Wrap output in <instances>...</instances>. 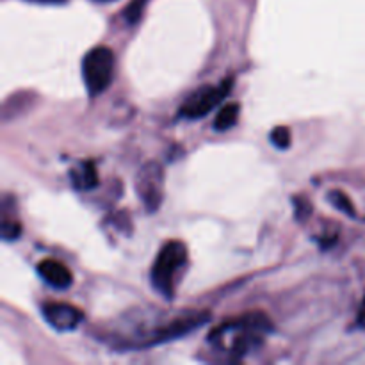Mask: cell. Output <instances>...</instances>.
Instances as JSON below:
<instances>
[{"label": "cell", "instance_id": "6da1fadb", "mask_svg": "<svg viewBox=\"0 0 365 365\" xmlns=\"http://www.w3.org/2000/svg\"><path fill=\"white\" fill-rule=\"evenodd\" d=\"M187 262V248L180 241H170L163 246L152 266V285L160 296L166 299H173L175 278L177 273Z\"/></svg>", "mask_w": 365, "mask_h": 365}, {"label": "cell", "instance_id": "7a4b0ae2", "mask_svg": "<svg viewBox=\"0 0 365 365\" xmlns=\"http://www.w3.org/2000/svg\"><path fill=\"white\" fill-rule=\"evenodd\" d=\"M114 52L109 46H95L82 59V78L89 96H98L113 82Z\"/></svg>", "mask_w": 365, "mask_h": 365}, {"label": "cell", "instance_id": "3957f363", "mask_svg": "<svg viewBox=\"0 0 365 365\" xmlns=\"http://www.w3.org/2000/svg\"><path fill=\"white\" fill-rule=\"evenodd\" d=\"M232 86H234V78H225L220 86H203V88L196 89L182 103L178 114L182 118H187V120H198V118L207 116L217 103L223 102L225 96L230 93Z\"/></svg>", "mask_w": 365, "mask_h": 365}, {"label": "cell", "instance_id": "277c9868", "mask_svg": "<svg viewBox=\"0 0 365 365\" xmlns=\"http://www.w3.org/2000/svg\"><path fill=\"white\" fill-rule=\"evenodd\" d=\"M135 191L148 212L159 210L164 198V170L160 164L148 163L135 177Z\"/></svg>", "mask_w": 365, "mask_h": 365}, {"label": "cell", "instance_id": "5b68a950", "mask_svg": "<svg viewBox=\"0 0 365 365\" xmlns=\"http://www.w3.org/2000/svg\"><path fill=\"white\" fill-rule=\"evenodd\" d=\"M207 321H209V314H202V312L184 314V316L170 321V323L164 324V327L157 328L153 334H150L145 348H150V346H159V344H164V342H170V341H175V339L184 337V335L191 334V331H195L196 328L205 324Z\"/></svg>", "mask_w": 365, "mask_h": 365}, {"label": "cell", "instance_id": "8992f818", "mask_svg": "<svg viewBox=\"0 0 365 365\" xmlns=\"http://www.w3.org/2000/svg\"><path fill=\"white\" fill-rule=\"evenodd\" d=\"M41 314L46 323L57 331H71L82 323L84 314L77 307L63 302H48L41 307Z\"/></svg>", "mask_w": 365, "mask_h": 365}, {"label": "cell", "instance_id": "52a82bcc", "mask_svg": "<svg viewBox=\"0 0 365 365\" xmlns=\"http://www.w3.org/2000/svg\"><path fill=\"white\" fill-rule=\"evenodd\" d=\"M38 274L50 285V287L57 289V291H64L73 284V277H71L70 269L64 266L63 262L53 259H45L38 264Z\"/></svg>", "mask_w": 365, "mask_h": 365}, {"label": "cell", "instance_id": "ba28073f", "mask_svg": "<svg viewBox=\"0 0 365 365\" xmlns=\"http://www.w3.org/2000/svg\"><path fill=\"white\" fill-rule=\"evenodd\" d=\"M70 178L77 191H91L98 185V173H96V168L91 160L81 163L75 170H71Z\"/></svg>", "mask_w": 365, "mask_h": 365}, {"label": "cell", "instance_id": "9c48e42d", "mask_svg": "<svg viewBox=\"0 0 365 365\" xmlns=\"http://www.w3.org/2000/svg\"><path fill=\"white\" fill-rule=\"evenodd\" d=\"M237 118H239V103L237 102H232L227 103V106L221 107L216 114V120H214V128L217 132H225L228 128L234 127L237 123Z\"/></svg>", "mask_w": 365, "mask_h": 365}, {"label": "cell", "instance_id": "30bf717a", "mask_svg": "<svg viewBox=\"0 0 365 365\" xmlns=\"http://www.w3.org/2000/svg\"><path fill=\"white\" fill-rule=\"evenodd\" d=\"M328 200H330V203L335 207V209L341 210V212H344V214H348L349 217L356 216L355 207H353V202L349 200V196L346 195V192L331 191L330 195H328Z\"/></svg>", "mask_w": 365, "mask_h": 365}, {"label": "cell", "instance_id": "8fae6325", "mask_svg": "<svg viewBox=\"0 0 365 365\" xmlns=\"http://www.w3.org/2000/svg\"><path fill=\"white\" fill-rule=\"evenodd\" d=\"M269 141L273 143L274 148L287 150L291 146V128L285 127V125L274 127L269 134Z\"/></svg>", "mask_w": 365, "mask_h": 365}, {"label": "cell", "instance_id": "7c38bea8", "mask_svg": "<svg viewBox=\"0 0 365 365\" xmlns=\"http://www.w3.org/2000/svg\"><path fill=\"white\" fill-rule=\"evenodd\" d=\"M146 4H148V0H132V2L125 7L123 16L125 20H127V24H138L139 18L143 16V11H145Z\"/></svg>", "mask_w": 365, "mask_h": 365}, {"label": "cell", "instance_id": "4fadbf2b", "mask_svg": "<svg viewBox=\"0 0 365 365\" xmlns=\"http://www.w3.org/2000/svg\"><path fill=\"white\" fill-rule=\"evenodd\" d=\"M312 214V205L305 196H296L294 198V217L298 221H305Z\"/></svg>", "mask_w": 365, "mask_h": 365}, {"label": "cell", "instance_id": "5bb4252c", "mask_svg": "<svg viewBox=\"0 0 365 365\" xmlns=\"http://www.w3.org/2000/svg\"><path fill=\"white\" fill-rule=\"evenodd\" d=\"M21 235V225L18 221H4L2 239L4 241H16Z\"/></svg>", "mask_w": 365, "mask_h": 365}, {"label": "cell", "instance_id": "9a60e30c", "mask_svg": "<svg viewBox=\"0 0 365 365\" xmlns=\"http://www.w3.org/2000/svg\"><path fill=\"white\" fill-rule=\"evenodd\" d=\"M356 324H359L360 328H365V298L362 303V309H360V312H359V317H356Z\"/></svg>", "mask_w": 365, "mask_h": 365}, {"label": "cell", "instance_id": "2e32d148", "mask_svg": "<svg viewBox=\"0 0 365 365\" xmlns=\"http://www.w3.org/2000/svg\"><path fill=\"white\" fill-rule=\"evenodd\" d=\"M27 2H34V4H52V6H56V4H64L66 0H27Z\"/></svg>", "mask_w": 365, "mask_h": 365}, {"label": "cell", "instance_id": "e0dca14e", "mask_svg": "<svg viewBox=\"0 0 365 365\" xmlns=\"http://www.w3.org/2000/svg\"><path fill=\"white\" fill-rule=\"evenodd\" d=\"M95 2H113V0H95Z\"/></svg>", "mask_w": 365, "mask_h": 365}]
</instances>
